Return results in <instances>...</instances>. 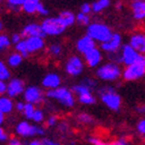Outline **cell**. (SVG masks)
Masks as SVG:
<instances>
[{"label": "cell", "instance_id": "7c38bea8", "mask_svg": "<svg viewBox=\"0 0 145 145\" xmlns=\"http://www.w3.org/2000/svg\"><path fill=\"white\" fill-rule=\"evenodd\" d=\"M22 35L26 36V37H42L44 39L47 34L42 29V25L39 24H29L23 29L22 31Z\"/></svg>", "mask_w": 145, "mask_h": 145}, {"label": "cell", "instance_id": "52a82bcc", "mask_svg": "<svg viewBox=\"0 0 145 145\" xmlns=\"http://www.w3.org/2000/svg\"><path fill=\"white\" fill-rule=\"evenodd\" d=\"M145 76V64L142 63H134L125 69L122 72V78L125 81H136L143 78Z\"/></svg>", "mask_w": 145, "mask_h": 145}, {"label": "cell", "instance_id": "83f0119b", "mask_svg": "<svg viewBox=\"0 0 145 145\" xmlns=\"http://www.w3.org/2000/svg\"><path fill=\"white\" fill-rule=\"evenodd\" d=\"M36 110V108L34 107V105L32 104H29V103H26L25 104V108H24V111H23V115L25 116L26 119H31L32 120V117H33V114H34V111Z\"/></svg>", "mask_w": 145, "mask_h": 145}, {"label": "cell", "instance_id": "7bdbcfd3", "mask_svg": "<svg viewBox=\"0 0 145 145\" xmlns=\"http://www.w3.org/2000/svg\"><path fill=\"white\" fill-rule=\"evenodd\" d=\"M25 104L26 103H23V102H17L16 103V105H15V108H16V110L18 112H22L23 113V111H24V108H25Z\"/></svg>", "mask_w": 145, "mask_h": 145}, {"label": "cell", "instance_id": "f35d334b", "mask_svg": "<svg viewBox=\"0 0 145 145\" xmlns=\"http://www.w3.org/2000/svg\"><path fill=\"white\" fill-rule=\"evenodd\" d=\"M9 136L8 134L6 133L5 130H3L2 127L0 129V141H1V143H6L9 141Z\"/></svg>", "mask_w": 145, "mask_h": 145}, {"label": "cell", "instance_id": "ba28073f", "mask_svg": "<svg viewBox=\"0 0 145 145\" xmlns=\"http://www.w3.org/2000/svg\"><path fill=\"white\" fill-rule=\"evenodd\" d=\"M23 97L26 103L32 104V105H39L45 100V93L42 92L40 88L36 86H28L25 88L23 93Z\"/></svg>", "mask_w": 145, "mask_h": 145}, {"label": "cell", "instance_id": "44dd1931", "mask_svg": "<svg viewBox=\"0 0 145 145\" xmlns=\"http://www.w3.org/2000/svg\"><path fill=\"white\" fill-rule=\"evenodd\" d=\"M71 90L74 92V94H77L78 97L85 95V94H90L91 91H92L90 88L87 87V86H86V85H84L83 83H79V84L74 85Z\"/></svg>", "mask_w": 145, "mask_h": 145}, {"label": "cell", "instance_id": "836d02e7", "mask_svg": "<svg viewBox=\"0 0 145 145\" xmlns=\"http://www.w3.org/2000/svg\"><path fill=\"white\" fill-rule=\"evenodd\" d=\"M10 45V39L6 35H1L0 36V49L1 50H5L6 48H8Z\"/></svg>", "mask_w": 145, "mask_h": 145}, {"label": "cell", "instance_id": "484cf974", "mask_svg": "<svg viewBox=\"0 0 145 145\" xmlns=\"http://www.w3.org/2000/svg\"><path fill=\"white\" fill-rule=\"evenodd\" d=\"M78 102L81 103L82 105H93L97 103V99L94 95H92V93L85 94V95L78 97Z\"/></svg>", "mask_w": 145, "mask_h": 145}, {"label": "cell", "instance_id": "cb8c5ba5", "mask_svg": "<svg viewBox=\"0 0 145 145\" xmlns=\"http://www.w3.org/2000/svg\"><path fill=\"white\" fill-rule=\"evenodd\" d=\"M61 19H62V21L67 24V26H71V25L74 24V22H75L76 18H75V15L72 14V12H69V10H63V12H61V14L59 15Z\"/></svg>", "mask_w": 145, "mask_h": 145}, {"label": "cell", "instance_id": "60d3db41", "mask_svg": "<svg viewBox=\"0 0 145 145\" xmlns=\"http://www.w3.org/2000/svg\"><path fill=\"white\" fill-rule=\"evenodd\" d=\"M58 130L60 131V132H62V133H65V132H69L70 127H69V124L65 121H61L60 123L58 124Z\"/></svg>", "mask_w": 145, "mask_h": 145}, {"label": "cell", "instance_id": "2e32d148", "mask_svg": "<svg viewBox=\"0 0 145 145\" xmlns=\"http://www.w3.org/2000/svg\"><path fill=\"white\" fill-rule=\"evenodd\" d=\"M94 48H95L94 39H91L90 36L88 35L81 37L77 42V50L82 54H85V53H87L88 51H90V50H92Z\"/></svg>", "mask_w": 145, "mask_h": 145}, {"label": "cell", "instance_id": "4316f807", "mask_svg": "<svg viewBox=\"0 0 145 145\" xmlns=\"http://www.w3.org/2000/svg\"><path fill=\"white\" fill-rule=\"evenodd\" d=\"M77 120H78L80 123L90 124L93 122V117H92L90 114H88V113L82 112V113H79V114L77 115Z\"/></svg>", "mask_w": 145, "mask_h": 145}, {"label": "cell", "instance_id": "4fadbf2b", "mask_svg": "<svg viewBox=\"0 0 145 145\" xmlns=\"http://www.w3.org/2000/svg\"><path fill=\"white\" fill-rule=\"evenodd\" d=\"M84 59L86 61V63L88 64V67H97L102 61V53L99 49L94 48L90 51H88L87 53H85Z\"/></svg>", "mask_w": 145, "mask_h": 145}, {"label": "cell", "instance_id": "30bf717a", "mask_svg": "<svg viewBox=\"0 0 145 145\" xmlns=\"http://www.w3.org/2000/svg\"><path fill=\"white\" fill-rule=\"evenodd\" d=\"M25 91V85L24 82L21 79L12 78L10 79L7 83V97L12 99V97H17L20 94H23Z\"/></svg>", "mask_w": 145, "mask_h": 145}, {"label": "cell", "instance_id": "e575fe53", "mask_svg": "<svg viewBox=\"0 0 145 145\" xmlns=\"http://www.w3.org/2000/svg\"><path fill=\"white\" fill-rule=\"evenodd\" d=\"M76 20L79 22V23H81L83 25H88L89 24V17L87 15H85V14H78V16L76 17Z\"/></svg>", "mask_w": 145, "mask_h": 145}, {"label": "cell", "instance_id": "ac0fdd59", "mask_svg": "<svg viewBox=\"0 0 145 145\" xmlns=\"http://www.w3.org/2000/svg\"><path fill=\"white\" fill-rule=\"evenodd\" d=\"M26 46H27V50L29 53H33L44 48V39L42 37H28L26 39Z\"/></svg>", "mask_w": 145, "mask_h": 145}, {"label": "cell", "instance_id": "681fc988", "mask_svg": "<svg viewBox=\"0 0 145 145\" xmlns=\"http://www.w3.org/2000/svg\"><path fill=\"white\" fill-rule=\"evenodd\" d=\"M12 42H14V44H18V42H21V36H20V34H17V33H15V34H12Z\"/></svg>", "mask_w": 145, "mask_h": 145}, {"label": "cell", "instance_id": "9a60e30c", "mask_svg": "<svg viewBox=\"0 0 145 145\" xmlns=\"http://www.w3.org/2000/svg\"><path fill=\"white\" fill-rule=\"evenodd\" d=\"M42 86L45 88H48L49 90L51 89H56V88L60 87L61 84V78L59 75L55 74V72H50L48 75H46L42 79Z\"/></svg>", "mask_w": 145, "mask_h": 145}, {"label": "cell", "instance_id": "f1b7e54d", "mask_svg": "<svg viewBox=\"0 0 145 145\" xmlns=\"http://www.w3.org/2000/svg\"><path fill=\"white\" fill-rule=\"evenodd\" d=\"M10 80V72L3 62H0V81Z\"/></svg>", "mask_w": 145, "mask_h": 145}, {"label": "cell", "instance_id": "f546056e", "mask_svg": "<svg viewBox=\"0 0 145 145\" xmlns=\"http://www.w3.org/2000/svg\"><path fill=\"white\" fill-rule=\"evenodd\" d=\"M16 50L18 51V53L23 56V57H27L28 56V50H27V46H26V42L25 40H21L20 42H18L16 45Z\"/></svg>", "mask_w": 145, "mask_h": 145}, {"label": "cell", "instance_id": "bcb514c9", "mask_svg": "<svg viewBox=\"0 0 145 145\" xmlns=\"http://www.w3.org/2000/svg\"><path fill=\"white\" fill-rule=\"evenodd\" d=\"M7 92V83L4 81H0V93H6Z\"/></svg>", "mask_w": 145, "mask_h": 145}, {"label": "cell", "instance_id": "db71d44e", "mask_svg": "<svg viewBox=\"0 0 145 145\" xmlns=\"http://www.w3.org/2000/svg\"><path fill=\"white\" fill-rule=\"evenodd\" d=\"M121 5H122V4H121V2H117V3H116V8L120 9L121 8Z\"/></svg>", "mask_w": 145, "mask_h": 145}, {"label": "cell", "instance_id": "9c48e42d", "mask_svg": "<svg viewBox=\"0 0 145 145\" xmlns=\"http://www.w3.org/2000/svg\"><path fill=\"white\" fill-rule=\"evenodd\" d=\"M84 69V64L83 61L78 56H72L69 58L67 64H65V71L70 76L72 77H77L80 74H82Z\"/></svg>", "mask_w": 145, "mask_h": 145}, {"label": "cell", "instance_id": "11a10c76", "mask_svg": "<svg viewBox=\"0 0 145 145\" xmlns=\"http://www.w3.org/2000/svg\"><path fill=\"white\" fill-rule=\"evenodd\" d=\"M134 2H138V1H141V0H133Z\"/></svg>", "mask_w": 145, "mask_h": 145}, {"label": "cell", "instance_id": "7dc6e473", "mask_svg": "<svg viewBox=\"0 0 145 145\" xmlns=\"http://www.w3.org/2000/svg\"><path fill=\"white\" fill-rule=\"evenodd\" d=\"M115 145H127V140L123 137H121L119 139H117L116 141H114Z\"/></svg>", "mask_w": 145, "mask_h": 145}, {"label": "cell", "instance_id": "816d5d0a", "mask_svg": "<svg viewBox=\"0 0 145 145\" xmlns=\"http://www.w3.org/2000/svg\"><path fill=\"white\" fill-rule=\"evenodd\" d=\"M27 145H44V144H42V140H39V139H33V140H31L30 142L28 143Z\"/></svg>", "mask_w": 145, "mask_h": 145}, {"label": "cell", "instance_id": "7402d4cb", "mask_svg": "<svg viewBox=\"0 0 145 145\" xmlns=\"http://www.w3.org/2000/svg\"><path fill=\"white\" fill-rule=\"evenodd\" d=\"M23 60V56L20 53H12L7 58V63L10 67H16L20 65Z\"/></svg>", "mask_w": 145, "mask_h": 145}, {"label": "cell", "instance_id": "74e56055", "mask_svg": "<svg viewBox=\"0 0 145 145\" xmlns=\"http://www.w3.org/2000/svg\"><path fill=\"white\" fill-rule=\"evenodd\" d=\"M49 51H50V53L52 55L58 56V55H60L61 51H62V48L59 45H51L50 48H49Z\"/></svg>", "mask_w": 145, "mask_h": 145}, {"label": "cell", "instance_id": "7a4b0ae2", "mask_svg": "<svg viewBox=\"0 0 145 145\" xmlns=\"http://www.w3.org/2000/svg\"><path fill=\"white\" fill-rule=\"evenodd\" d=\"M46 97L58 101V103L67 108L74 107L76 102L74 92L70 89H67V87H58L56 89L48 90L46 92Z\"/></svg>", "mask_w": 145, "mask_h": 145}, {"label": "cell", "instance_id": "ab89813d", "mask_svg": "<svg viewBox=\"0 0 145 145\" xmlns=\"http://www.w3.org/2000/svg\"><path fill=\"white\" fill-rule=\"evenodd\" d=\"M26 2V0H8V4L10 6V8H14L16 6H19V5H22Z\"/></svg>", "mask_w": 145, "mask_h": 145}, {"label": "cell", "instance_id": "d590c367", "mask_svg": "<svg viewBox=\"0 0 145 145\" xmlns=\"http://www.w3.org/2000/svg\"><path fill=\"white\" fill-rule=\"evenodd\" d=\"M81 83H83L84 85H86L87 87H89L91 90H93L94 88L97 87V82L94 81L93 79L91 78H85L84 80H82Z\"/></svg>", "mask_w": 145, "mask_h": 145}, {"label": "cell", "instance_id": "8d00e7d4", "mask_svg": "<svg viewBox=\"0 0 145 145\" xmlns=\"http://www.w3.org/2000/svg\"><path fill=\"white\" fill-rule=\"evenodd\" d=\"M57 122H58V118L57 116H55V115H51V116H49L47 118V120H46V124H47V127H53L55 125H57Z\"/></svg>", "mask_w": 145, "mask_h": 145}, {"label": "cell", "instance_id": "e0dca14e", "mask_svg": "<svg viewBox=\"0 0 145 145\" xmlns=\"http://www.w3.org/2000/svg\"><path fill=\"white\" fill-rule=\"evenodd\" d=\"M130 45L139 54H145V35H143V34L133 35L130 39Z\"/></svg>", "mask_w": 145, "mask_h": 145}, {"label": "cell", "instance_id": "ee69618b", "mask_svg": "<svg viewBox=\"0 0 145 145\" xmlns=\"http://www.w3.org/2000/svg\"><path fill=\"white\" fill-rule=\"evenodd\" d=\"M36 12H39V14H40V15H48V10H47V8L42 5V3H39V6H37V10H36Z\"/></svg>", "mask_w": 145, "mask_h": 145}, {"label": "cell", "instance_id": "277c9868", "mask_svg": "<svg viewBox=\"0 0 145 145\" xmlns=\"http://www.w3.org/2000/svg\"><path fill=\"white\" fill-rule=\"evenodd\" d=\"M16 133L22 138H32L35 136H44L46 131L40 125L32 124L27 120H23L16 125Z\"/></svg>", "mask_w": 145, "mask_h": 145}, {"label": "cell", "instance_id": "d4e9b609", "mask_svg": "<svg viewBox=\"0 0 145 145\" xmlns=\"http://www.w3.org/2000/svg\"><path fill=\"white\" fill-rule=\"evenodd\" d=\"M109 4H110V0H99L97 2H94L91 5V7H92V10L94 12H100L106 7H108Z\"/></svg>", "mask_w": 145, "mask_h": 145}, {"label": "cell", "instance_id": "c3c4849f", "mask_svg": "<svg viewBox=\"0 0 145 145\" xmlns=\"http://www.w3.org/2000/svg\"><path fill=\"white\" fill-rule=\"evenodd\" d=\"M7 145H23V144H22V142L18 138H12V139L7 142Z\"/></svg>", "mask_w": 145, "mask_h": 145}, {"label": "cell", "instance_id": "f5cc1de1", "mask_svg": "<svg viewBox=\"0 0 145 145\" xmlns=\"http://www.w3.org/2000/svg\"><path fill=\"white\" fill-rule=\"evenodd\" d=\"M5 119V114H3L0 112V123H3V121Z\"/></svg>", "mask_w": 145, "mask_h": 145}, {"label": "cell", "instance_id": "4dcf8cb0", "mask_svg": "<svg viewBox=\"0 0 145 145\" xmlns=\"http://www.w3.org/2000/svg\"><path fill=\"white\" fill-rule=\"evenodd\" d=\"M87 141L91 145H115L114 142H107V141L99 139L97 137H89L87 139Z\"/></svg>", "mask_w": 145, "mask_h": 145}, {"label": "cell", "instance_id": "1f68e13d", "mask_svg": "<svg viewBox=\"0 0 145 145\" xmlns=\"http://www.w3.org/2000/svg\"><path fill=\"white\" fill-rule=\"evenodd\" d=\"M45 119V115H44V112L40 109H36L34 111L33 117H32V121H34L36 124L37 123H42Z\"/></svg>", "mask_w": 145, "mask_h": 145}, {"label": "cell", "instance_id": "5bb4252c", "mask_svg": "<svg viewBox=\"0 0 145 145\" xmlns=\"http://www.w3.org/2000/svg\"><path fill=\"white\" fill-rule=\"evenodd\" d=\"M121 44V36L117 33H113L112 37L109 39L108 42H103L101 48L103 49L104 51L108 52V53H114V52L118 51V48L120 47Z\"/></svg>", "mask_w": 145, "mask_h": 145}, {"label": "cell", "instance_id": "3957f363", "mask_svg": "<svg viewBox=\"0 0 145 145\" xmlns=\"http://www.w3.org/2000/svg\"><path fill=\"white\" fill-rule=\"evenodd\" d=\"M95 74L99 79L107 82L116 81L122 76L121 69L117 63H114V62H108L101 65L97 70Z\"/></svg>", "mask_w": 145, "mask_h": 145}, {"label": "cell", "instance_id": "f6af8a7d", "mask_svg": "<svg viewBox=\"0 0 145 145\" xmlns=\"http://www.w3.org/2000/svg\"><path fill=\"white\" fill-rule=\"evenodd\" d=\"M42 144L44 145H61L58 142H55V141H53V140L49 139V138H44V139H42Z\"/></svg>", "mask_w": 145, "mask_h": 145}, {"label": "cell", "instance_id": "5b68a950", "mask_svg": "<svg viewBox=\"0 0 145 145\" xmlns=\"http://www.w3.org/2000/svg\"><path fill=\"white\" fill-rule=\"evenodd\" d=\"M87 35L90 36L94 40H99L103 44V42H108L112 37L113 33L107 25L101 24V23H93L88 26Z\"/></svg>", "mask_w": 145, "mask_h": 145}, {"label": "cell", "instance_id": "8fae6325", "mask_svg": "<svg viewBox=\"0 0 145 145\" xmlns=\"http://www.w3.org/2000/svg\"><path fill=\"white\" fill-rule=\"evenodd\" d=\"M120 53L121 57H122V63H124L127 67L136 63L137 59L140 55L131 45H124L121 49Z\"/></svg>", "mask_w": 145, "mask_h": 145}, {"label": "cell", "instance_id": "d6a6232c", "mask_svg": "<svg viewBox=\"0 0 145 145\" xmlns=\"http://www.w3.org/2000/svg\"><path fill=\"white\" fill-rule=\"evenodd\" d=\"M137 132L141 135V136L145 137V117L140 119L138 122H137Z\"/></svg>", "mask_w": 145, "mask_h": 145}, {"label": "cell", "instance_id": "6da1fadb", "mask_svg": "<svg viewBox=\"0 0 145 145\" xmlns=\"http://www.w3.org/2000/svg\"><path fill=\"white\" fill-rule=\"evenodd\" d=\"M99 95L104 105L112 111H118L121 106V97L111 86H103L99 89Z\"/></svg>", "mask_w": 145, "mask_h": 145}, {"label": "cell", "instance_id": "ffe728a7", "mask_svg": "<svg viewBox=\"0 0 145 145\" xmlns=\"http://www.w3.org/2000/svg\"><path fill=\"white\" fill-rule=\"evenodd\" d=\"M132 8L136 20H143L145 18V1L141 0L138 2H134Z\"/></svg>", "mask_w": 145, "mask_h": 145}, {"label": "cell", "instance_id": "f907efd6", "mask_svg": "<svg viewBox=\"0 0 145 145\" xmlns=\"http://www.w3.org/2000/svg\"><path fill=\"white\" fill-rule=\"evenodd\" d=\"M136 111H137V113H139V114L145 115V104L136 107Z\"/></svg>", "mask_w": 145, "mask_h": 145}, {"label": "cell", "instance_id": "b9f144b4", "mask_svg": "<svg viewBox=\"0 0 145 145\" xmlns=\"http://www.w3.org/2000/svg\"><path fill=\"white\" fill-rule=\"evenodd\" d=\"M92 9L90 4H88V3H84V4H82L81 6V12L82 14H85V15H87L90 12V10Z\"/></svg>", "mask_w": 145, "mask_h": 145}, {"label": "cell", "instance_id": "603a6c76", "mask_svg": "<svg viewBox=\"0 0 145 145\" xmlns=\"http://www.w3.org/2000/svg\"><path fill=\"white\" fill-rule=\"evenodd\" d=\"M39 4V0H26V2L23 4V9L28 14H33L37 10Z\"/></svg>", "mask_w": 145, "mask_h": 145}, {"label": "cell", "instance_id": "8992f818", "mask_svg": "<svg viewBox=\"0 0 145 145\" xmlns=\"http://www.w3.org/2000/svg\"><path fill=\"white\" fill-rule=\"evenodd\" d=\"M42 27L46 34L48 35H58L61 34L67 27L60 17L58 18H47L42 23Z\"/></svg>", "mask_w": 145, "mask_h": 145}, {"label": "cell", "instance_id": "d6986e66", "mask_svg": "<svg viewBox=\"0 0 145 145\" xmlns=\"http://www.w3.org/2000/svg\"><path fill=\"white\" fill-rule=\"evenodd\" d=\"M15 108V105L12 103L10 97H0V112L3 114H10Z\"/></svg>", "mask_w": 145, "mask_h": 145}]
</instances>
